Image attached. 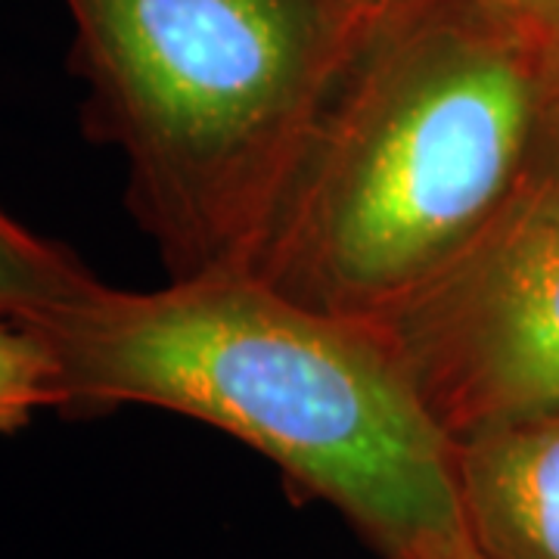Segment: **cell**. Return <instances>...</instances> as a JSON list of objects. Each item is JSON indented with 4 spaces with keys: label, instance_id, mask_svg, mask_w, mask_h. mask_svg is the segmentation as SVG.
<instances>
[{
    "label": "cell",
    "instance_id": "cell-6",
    "mask_svg": "<svg viewBox=\"0 0 559 559\" xmlns=\"http://www.w3.org/2000/svg\"><path fill=\"white\" fill-rule=\"evenodd\" d=\"M97 280L72 252L0 212V320H22L79 296Z\"/></svg>",
    "mask_w": 559,
    "mask_h": 559
},
{
    "label": "cell",
    "instance_id": "cell-9",
    "mask_svg": "<svg viewBox=\"0 0 559 559\" xmlns=\"http://www.w3.org/2000/svg\"><path fill=\"white\" fill-rule=\"evenodd\" d=\"M488 3H498L503 10L538 25L540 32H547V38L559 32V0H488Z\"/></svg>",
    "mask_w": 559,
    "mask_h": 559
},
{
    "label": "cell",
    "instance_id": "cell-2",
    "mask_svg": "<svg viewBox=\"0 0 559 559\" xmlns=\"http://www.w3.org/2000/svg\"><path fill=\"white\" fill-rule=\"evenodd\" d=\"M547 32L488 0H389L264 234L252 274L382 320L454 267L535 178Z\"/></svg>",
    "mask_w": 559,
    "mask_h": 559
},
{
    "label": "cell",
    "instance_id": "cell-4",
    "mask_svg": "<svg viewBox=\"0 0 559 559\" xmlns=\"http://www.w3.org/2000/svg\"><path fill=\"white\" fill-rule=\"evenodd\" d=\"M370 323L451 439L559 404V187L528 180L454 267Z\"/></svg>",
    "mask_w": 559,
    "mask_h": 559
},
{
    "label": "cell",
    "instance_id": "cell-3",
    "mask_svg": "<svg viewBox=\"0 0 559 559\" xmlns=\"http://www.w3.org/2000/svg\"><path fill=\"white\" fill-rule=\"evenodd\" d=\"M91 134L171 280L252 271L330 94L389 0H62Z\"/></svg>",
    "mask_w": 559,
    "mask_h": 559
},
{
    "label": "cell",
    "instance_id": "cell-1",
    "mask_svg": "<svg viewBox=\"0 0 559 559\" xmlns=\"http://www.w3.org/2000/svg\"><path fill=\"white\" fill-rule=\"evenodd\" d=\"M13 323L50 352L62 411L146 404L218 426L330 500L389 559L466 535L454 439L370 320L227 271L150 293L97 280Z\"/></svg>",
    "mask_w": 559,
    "mask_h": 559
},
{
    "label": "cell",
    "instance_id": "cell-5",
    "mask_svg": "<svg viewBox=\"0 0 559 559\" xmlns=\"http://www.w3.org/2000/svg\"><path fill=\"white\" fill-rule=\"evenodd\" d=\"M454 476L481 559H559V404L454 439Z\"/></svg>",
    "mask_w": 559,
    "mask_h": 559
},
{
    "label": "cell",
    "instance_id": "cell-7",
    "mask_svg": "<svg viewBox=\"0 0 559 559\" xmlns=\"http://www.w3.org/2000/svg\"><path fill=\"white\" fill-rule=\"evenodd\" d=\"M62 389L50 352L13 320H0V432L22 429L44 407L62 411Z\"/></svg>",
    "mask_w": 559,
    "mask_h": 559
},
{
    "label": "cell",
    "instance_id": "cell-8",
    "mask_svg": "<svg viewBox=\"0 0 559 559\" xmlns=\"http://www.w3.org/2000/svg\"><path fill=\"white\" fill-rule=\"evenodd\" d=\"M559 187V32L547 44V91H544V116H540L538 156L535 178Z\"/></svg>",
    "mask_w": 559,
    "mask_h": 559
},
{
    "label": "cell",
    "instance_id": "cell-10",
    "mask_svg": "<svg viewBox=\"0 0 559 559\" xmlns=\"http://www.w3.org/2000/svg\"><path fill=\"white\" fill-rule=\"evenodd\" d=\"M414 559H481V557L476 554V547L469 544V538L463 535V538L448 540V544H441V547H436V550H426V554H419V557Z\"/></svg>",
    "mask_w": 559,
    "mask_h": 559
}]
</instances>
